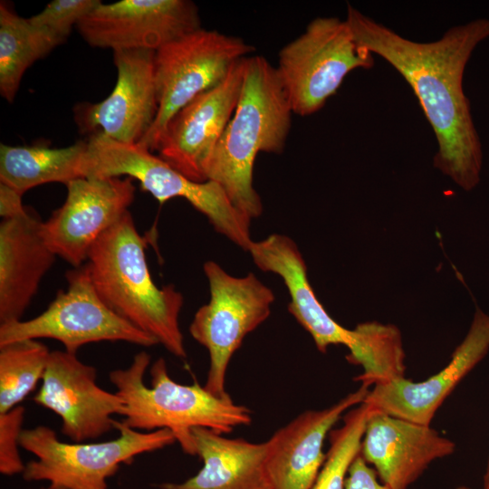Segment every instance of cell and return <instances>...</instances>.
Returning a JSON list of instances; mask_svg holds the SVG:
<instances>
[{
	"label": "cell",
	"mask_w": 489,
	"mask_h": 489,
	"mask_svg": "<svg viewBox=\"0 0 489 489\" xmlns=\"http://www.w3.org/2000/svg\"><path fill=\"white\" fill-rule=\"evenodd\" d=\"M155 51H113L117 82L110 94L97 103L75 106L81 131L101 132L128 144L139 143L152 127L158 110L155 77Z\"/></svg>",
	"instance_id": "9a60e30c"
},
{
	"label": "cell",
	"mask_w": 489,
	"mask_h": 489,
	"mask_svg": "<svg viewBox=\"0 0 489 489\" xmlns=\"http://www.w3.org/2000/svg\"><path fill=\"white\" fill-rule=\"evenodd\" d=\"M64 41L0 3V93L13 102L25 71Z\"/></svg>",
	"instance_id": "603a6c76"
},
{
	"label": "cell",
	"mask_w": 489,
	"mask_h": 489,
	"mask_svg": "<svg viewBox=\"0 0 489 489\" xmlns=\"http://www.w3.org/2000/svg\"><path fill=\"white\" fill-rule=\"evenodd\" d=\"M455 489H473V488H471L469 486H466V485H460V486L456 487Z\"/></svg>",
	"instance_id": "d6a6232c"
},
{
	"label": "cell",
	"mask_w": 489,
	"mask_h": 489,
	"mask_svg": "<svg viewBox=\"0 0 489 489\" xmlns=\"http://www.w3.org/2000/svg\"><path fill=\"white\" fill-rule=\"evenodd\" d=\"M455 444L430 426L371 408L360 455L392 489H408L429 465L452 455Z\"/></svg>",
	"instance_id": "e0dca14e"
},
{
	"label": "cell",
	"mask_w": 489,
	"mask_h": 489,
	"mask_svg": "<svg viewBox=\"0 0 489 489\" xmlns=\"http://www.w3.org/2000/svg\"><path fill=\"white\" fill-rule=\"evenodd\" d=\"M24 413V408L18 405L0 414V473L5 475L23 474L25 467L19 453Z\"/></svg>",
	"instance_id": "83f0119b"
},
{
	"label": "cell",
	"mask_w": 489,
	"mask_h": 489,
	"mask_svg": "<svg viewBox=\"0 0 489 489\" xmlns=\"http://www.w3.org/2000/svg\"><path fill=\"white\" fill-rule=\"evenodd\" d=\"M371 408L365 402L349 410L340 427L330 432V448L312 489H345L349 469L360 452Z\"/></svg>",
	"instance_id": "484cf974"
},
{
	"label": "cell",
	"mask_w": 489,
	"mask_h": 489,
	"mask_svg": "<svg viewBox=\"0 0 489 489\" xmlns=\"http://www.w3.org/2000/svg\"><path fill=\"white\" fill-rule=\"evenodd\" d=\"M292 113L276 67L262 55L245 57L238 103L207 163L206 177L219 184L251 219L263 212L253 183L255 158L259 152L283 151Z\"/></svg>",
	"instance_id": "7a4b0ae2"
},
{
	"label": "cell",
	"mask_w": 489,
	"mask_h": 489,
	"mask_svg": "<svg viewBox=\"0 0 489 489\" xmlns=\"http://www.w3.org/2000/svg\"><path fill=\"white\" fill-rule=\"evenodd\" d=\"M85 264L98 295L112 312L172 355L187 357L179 325L183 295L172 285L159 288L154 283L145 242L129 211L96 241Z\"/></svg>",
	"instance_id": "3957f363"
},
{
	"label": "cell",
	"mask_w": 489,
	"mask_h": 489,
	"mask_svg": "<svg viewBox=\"0 0 489 489\" xmlns=\"http://www.w3.org/2000/svg\"><path fill=\"white\" fill-rule=\"evenodd\" d=\"M253 52L254 47L240 37L203 28L155 51L158 110L138 144L151 152L157 150L170 119L197 96L223 82L233 65Z\"/></svg>",
	"instance_id": "ba28073f"
},
{
	"label": "cell",
	"mask_w": 489,
	"mask_h": 489,
	"mask_svg": "<svg viewBox=\"0 0 489 489\" xmlns=\"http://www.w3.org/2000/svg\"><path fill=\"white\" fill-rule=\"evenodd\" d=\"M30 209L0 224V322L21 321L57 255Z\"/></svg>",
	"instance_id": "d6986e66"
},
{
	"label": "cell",
	"mask_w": 489,
	"mask_h": 489,
	"mask_svg": "<svg viewBox=\"0 0 489 489\" xmlns=\"http://www.w3.org/2000/svg\"><path fill=\"white\" fill-rule=\"evenodd\" d=\"M91 46L157 51L201 27L199 11L190 0L102 2L76 25Z\"/></svg>",
	"instance_id": "7c38bea8"
},
{
	"label": "cell",
	"mask_w": 489,
	"mask_h": 489,
	"mask_svg": "<svg viewBox=\"0 0 489 489\" xmlns=\"http://www.w3.org/2000/svg\"><path fill=\"white\" fill-rule=\"evenodd\" d=\"M101 3L100 0H53L28 20L34 25L49 30L65 41L72 26L77 25Z\"/></svg>",
	"instance_id": "4316f807"
},
{
	"label": "cell",
	"mask_w": 489,
	"mask_h": 489,
	"mask_svg": "<svg viewBox=\"0 0 489 489\" xmlns=\"http://www.w3.org/2000/svg\"><path fill=\"white\" fill-rule=\"evenodd\" d=\"M132 180L80 177L66 185L64 203L42 222L50 249L73 268L83 265L96 241L129 211L136 190Z\"/></svg>",
	"instance_id": "8fae6325"
},
{
	"label": "cell",
	"mask_w": 489,
	"mask_h": 489,
	"mask_svg": "<svg viewBox=\"0 0 489 489\" xmlns=\"http://www.w3.org/2000/svg\"><path fill=\"white\" fill-rule=\"evenodd\" d=\"M210 300L194 315L189 333L204 346L210 358L205 388L225 398V380L228 364L244 337L270 315L273 292L253 273L236 277L217 263H205Z\"/></svg>",
	"instance_id": "9c48e42d"
},
{
	"label": "cell",
	"mask_w": 489,
	"mask_h": 489,
	"mask_svg": "<svg viewBox=\"0 0 489 489\" xmlns=\"http://www.w3.org/2000/svg\"><path fill=\"white\" fill-rule=\"evenodd\" d=\"M39 489H66V488H64L62 486L56 485V484H49V485L47 487H43V488H39Z\"/></svg>",
	"instance_id": "1f68e13d"
},
{
	"label": "cell",
	"mask_w": 489,
	"mask_h": 489,
	"mask_svg": "<svg viewBox=\"0 0 489 489\" xmlns=\"http://www.w3.org/2000/svg\"><path fill=\"white\" fill-rule=\"evenodd\" d=\"M114 428L120 433L117 438L87 444L62 442L47 426L23 429L20 446L36 456L25 465L24 479L47 481L66 489H108L107 480L120 464L176 442L166 428L144 433L116 420Z\"/></svg>",
	"instance_id": "8992f818"
},
{
	"label": "cell",
	"mask_w": 489,
	"mask_h": 489,
	"mask_svg": "<svg viewBox=\"0 0 489 489\" xmlns=\"http://www.w3.org/2000/svg\"><path fill=\"white\" fill-rule=\"evenodd\" d=\"M483 489H489V456L485 467V472L483 477Z\"/></svg>",
	"instance_id": "4dcf8cb0"
},
{
	"label": "cell",
	"mask_w": 489,
	"mask_h": 489,
	"mask_svg": "<svg viewBox=\"0 0 489 489\" xmlns=\"http://www.w3.org/2000/svg\"><path fill=\"white\" fill-rule=\"evenodd\" d=\"M244 58L233 65L223 82L180 109L161 137L158 156L195 182L207 181V163L239 101Z\"/></svg>",
	"instance_id": "5bb4252c"
},
{
	"label": "cell",
	"mask_w": 489,
	"mask_h": 489,
	"mask_svg": "<svg viewBox=\"0 0 489 489\" xmlns=\"http://www.w3.org/2000/svg\"><path fill=\"white\" fill-rule=\"evenodd\" d=\"M247 252L259 269L283 279L291 298L289 312L310 333L321 352L325 353L331 345L341 344L348 349L352 345L353 330L335 321L320 302L310 284L305 261L292 238L273 234L253 241Z\"/></svg>",
	"instance_id": "ffe728a7"
},
{
	"label": "cell",
	"mask_w": 489,
	"mask_h": 489,
	"mask_svg": "<svg viewBox=\"0 0 489 489\" xmlns=\"http://www.w3.org/2000/svg\"><path fill=\"white\" fill-rule=\"evenodd\" d=\"M83 158L85 177L126 176L140 183L160 204L182 197L203 214L216 231L248 251L252 219L239 210L216 182H195L139 144L114 140L101 132L89 136Z\"/></svg>",
	"instance_id": "5b68a950"
},
{
	"label": "cell",
	"mask_w": 489,
	"mask_h": 489,
	"mask_svg": "<svg viewBox=\"0 0 489 489\" xmlns=\"http://www.w3.org/2000/svg\"><path fill=\"white\" fill-rule=\"evenodd\" d=\"M369 392V387L361 384L334 405L305 411L274 432L265 441L272 489H312L326 459L322 448L327 435Z\"/></svg>",
	"instance_id": "ac0fdd59"
},
{
	"label": "cell",
	"mask_w": 489,
	"mask_h": 489,
	"mask_svg": "<svg viewBox=\"0 0 489 489\" xmlns=\"http://www.w3.org/2000/svg\"><path fill=\"white\" fill-rule=\"evenodd\" d=\"M345 20L357 43L388 62L413 90L437 141L434 167L462 189H474L483 151L463 78L474 50L489 38V19L455 25L428 43L403 37L350 4Z\"/></svg>",
	"instance_id": "6da1fadb"
},
{
	"label": "cell",
	"mask_w": 489,
	"mask_h": 489,
	"mask_svg": "<svg viewBox=\"0 0 489 489\" xmlns=\"http://www.w3.org/2000/svg\"><path fill=\"white\" fill-rule=\"evenodd\" d=\"M22 196L9 186L0 183V216L3 219L14 217L25 211Z\"/></svg>",
	"instance_id": "f546056e"
},
{
	"label": "cell",
	"mask_w": 489,
	"mask_h": 489,
	"mask_svg": "<svg viewBox=\"0 0 489 489\" xmlns=\"http://www.w3.org/2000/svg\"><path fill=\"white\" fill-rule=\"evenodd\" d=\"M51 351L37 340L0 346V414L32 392L43 379Z\"/></svg>",
	"instance_id": "d4e9b609"
},
{
	"label": "cell",
	"mask_w": 489,
	"mask_h": 489,
	"mask_svg": "<svg viewBox=\"0 0 489 489\" xmlns=\"http://www.w3.org/2000/svg\"><path fill=\"white\" fill-rule=\"evenodd\" d=\"M93 366L66 350L51 351L40 390L34 401L56 415L62 433L75 443L96 439L114 428V415L124 411L116 393L96 383Z\"/></svg>",
	"instance_id": "4fadbf2b"
},
{
	"label": "cell",
	"mask_w": 489,
	"mask_h": 489,
	"mask_svg": "<svg viewBox=\"0 0 489 489\" xmlns=\"http://www.w3.org/2000/svg\"><path fill=\"white\" fill-rule=\"evenodd\" d=\"M61 290L46 310L27 321L0 324V346L24 340L53 339L67 352L91 342L125 341L143 347L158 341L112 312L98 295L87 265L66 273Z\"/></svg>",
	"instance_id": "30bf717a"
},
{
	"label": "cell",
	"mask_w": 489,
	"mask_h": 489,
	"mask_svg": "<svg viewBox=\"0 0 489 489\" xmlns=\"http://www.w3.org/2000/svg\"><path fill=\"white\" fill-rule=\"evenodd\" d=\"M87 141L79 140L64 148L10 146L0 144V183L21 195L46 183L65 186L84 177L82 163Z\"/></svg>",
	"instance_id": "7402d4cb"
},
{
	"label": "cell",
	"mask_w": 489,
	"mask_h": 489,
	"mask_svg": "<svg viewBox=\"0 0 489 489\" xmlns=\"http://www.w3.org/2000/svg\"><path fill=\"white\" fill-rule=\"evenodd\" d=\"M150 360L148 352L139 351L129 366L109 374L124 402L122 422L128 427L139 431L168 429L186 454L196 455L192 428L206 427L224 435L251 423L250 409L235 404L230 396L216 397L198 383L182 385L173 380L163 358L151 366V388L147 387L144 376Z\"/></svg>",
	"instance_id": "277c9868"
},
{
	"label": "cell",
	"mask_w": 489,
	"mask_h": 489,
	"mask_svg": "<svg viewBox=\"0 0 489 489\" xmlns=\"http://www.w3.org/2000/svg\"><path fill=\"white\" fill-rule=\"evenodd\" d=\"M353 333L346 359L363 369L355 380L369 388L405 378V351L397 326L368 321L358 324Z\"/></svg>",
	"instance_id": "cb8c5ba5"
},
{
	"label": "cell",
	"mask_w": 489,
	"mask_h": 489,
	"mask_svg": "<svg viewBox=\"0 0 489 489\" xmlns=\"http://www.w3.org/2000/svg\"><path fill=\"white\" fill-rule=\"evenodd\" d=\"M345 489H392L383 484L373 467L359 454L348 473Z\"/></svg>",
	"instance_id": "f1b7e54d"
},
{
	"label": "cell",
	"mask_w": 489,
	"mask_h": 489,
	"mask_svg": "<svg viewBox=\"0 0 489 489\" xmlns=\"http://www.w3.org/2000/svg\"><path fill=\"white\" fill-rule=\"evenodd\" d=\"M489 350V315L476 308L469 331L449 363L424 381L406 378L376 385L365 400L372 409L430 426L437 409Z\"/></svg>",
	"instance_id": "2e32d148"
},
{
	"label": "cell",
	"mask_w": 489,
	"mask_h": 489,
	"mask_svg": "<svg viewBox=\"0 0 489 489\" xmlns=\"http://www.w3.org/2000/svg\"><path fill=\"white\" fill-rule=\"evenodd\" d=\"M191 432L203 467L182 483L159 484L160 489H272L265 442L227 438L206 427Z\"/></svg>",
	"instance_id": "44dd1931"
},
{
	"label": "cell",
	"mask_w": 489,
	"mask_h": 489,
	"mask_svg": "<svg viewBox=\"0 0 489 489\" xmlns=\"http://www.w3.org/2000/svg\"><path fill=\"white\" fill-rule=\"evenodd\" d=\"M374 57L360 46L346 20L316 17L278 54L276 71L292 112L309 116L324 107L353 70L370 69Z\"/></svg>",
	"instance_id": "52a82bcc"
}]
</instances>
